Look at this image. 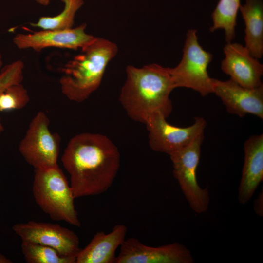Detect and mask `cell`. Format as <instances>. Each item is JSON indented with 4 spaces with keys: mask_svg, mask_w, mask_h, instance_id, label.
I'll list each match as a JSON object with an SVG mask.
<instances>
[{
    "mask_svg": "<svg viewBox=\"0 0 263 263\" xmlns=\"http://www.w3.org/2000/svg\"><path fill=\"white\" fill-rule=\"evenodd\" d=\"M244 163L238 191V200L242 205L252 197L263 180V135L250 136L244 143Z\"/></svg>",
    "mask_w": 263,
    "mask_h": 263,
    "instance_id": "14",
    "label": "cell"
},
{
    "mask_svg": "<svg viewBox=\"0 0 263 263\" xmlns=\"http://www.w3.org/2000/svg\"><path fill=\"white\" fill-rule=\"evenodd\" d=\"M29 101L28 93L21 83L12 85L0 94V111L22 109Z\"/></svg>",
    "mask_w": 263,
    "mask_h": 263,
    "instance_id": "20",
    "label": "cell"
},
{
    "mask_svg": "<svg viewBox=\"0 0 263 263\" xmlns=\"http://www.w3.org/2000/svg\"><path fill=\"white\" fill-rule=\"evenodd\" d=\"M212 57L199 44L197 30H188L182 59L176 66L170 68L174 88H190L202 96L213 93L212 78L207 72Z\"/></svg>",
    "mask_w": 263,
    "mask_h": 263,
    "instance_id": "5",
    "label": "cell"
},
{
    "mask_svg": "<svg viewBox=\"0 0 263 263\" xmlns=\"http://www.w3.org/2000/svg\"><path fill=\"white\" fill-rule=\"evenodd\" d=\"M225 58L221 69L230 79L241 86L254 88L263 84V65L245 46L229 42L223 48Z\"/></svg>",
    "mask_w": 263,
    "mask_h": 263,
    "instance_id": "13",
    "label": "cell"
},
{
    "mask_svg": "<svg viewBox=\"0 0 263 263\" xmlns=\"http://www.w3.org/2000/svg\"><path fill=\"white\" fill-rule=\"evenodd\" d=\"M239 10L245 24V46L254 57L260 59L263 55V0H245Z\"/></svg>",
    "mask_w": 263,
    "mask_h": 263,
    "instance_id": "16",
    "label": "cell"
},
{
    "mask_svg": "<svg viewBox=\"0 0 263 263\" xmlns=\"http://www.w3.org/2000/svg\"><path fill=\"white\" fill-rule=\"evenodd\" d=\"M86 24L65 29L41 30L33 33H18L13 38L14 44L20 49L37 51L48 47L76 50L81 49L94 38L86 32Z\"/></svg>",
    "mask_w": 263,
    "mask_h": 263,
    "instance_id": "11",
    "label": "cell"
},
{
    "mask_svg": "<svg viewBox=\"0 0 263 263\" xmlns=\"http://www.w3.org/2000/svg\"><path fill=\"white\" fill-rule=\"evenodd\" d=\"M145 125L151 149L169 155L185 148L204 133L207 122L203 117H196L192 125L179 127L167 122L163 115L157 114Z\"/></svg>",
    "mask_w": 263,
    "mask_h": 263,
    "instance_id": "8",
    "label": "cell"
},
{
    "mask_svg": "<svg viewBox=\"0 0 263 263\" xmlns=\"http://www.w3.org/2000/svg\"><path fill=\"white\" fill-rule=\"evenodd\" d=\"M120 247L115 263H194L190 250L178 242L152 247L130 237L125 239Z\"/></svg>",
    "mask_w": 263,
    "mask_h": 263,
    "instance_id": "10",
    "label": "cell"
},
{
    "mask_svg": "<svg viewBox=\"0 0 263 263\" xmlns=\"http://www.w3.org/2000/svg\"><path fill=\"white\" fill-rule=\"evenodd\" d=\"M117 51L114 42L94 37L62 69L59 79L62 94L76 102L88 99L100 85L106 69Z\"/></svg>",
    "mask_w": 263,
    "mask_h": 263,
    "instance_id": "3",
    "label": "cell"
},
{
    "mask_svg": "<svg viewBox=\"0 0 263 263\" xmlns=\"http://www.w3.org/2000/svg\"><path fill=\"white\" fill-rule=\"evenodd\" d=\"M50 120L38 112L31 121L21 140L19 150L25 160L35 169L57 165L60 137L49 130Z\"/></svg>",
    "mask_w": 263,
    "mask_h": 263,
    "instance_id": "7",
    "label": "cell"
},
{
    "mask_svg": "<svg viewBox=\"0 0 263 263\" xmlns=\"http://www.w3.org/2000/svg\"><path fill=\"white\" fill-rule=\"evenodd\" d=\"M24 63L17 60L7 65L0 73V94L9 86L21 83L23 78ZM4 128L0 122V134Z\"/></svg>",
    "mask_w": 263,
    "mask_h": 263,
    "instance_id": "21",
    "label": "cell"
},
{
    "mask_svg": "<svg viewBox=\"0 0 263 263\" xmlns=\"http://www.w3.org/2000/svg\"><path fill=\"white\" fill-rule=\"evenodd\" d=\"M127 232L125 225L118 224L109 233L97 232L77 254L76 263H115V252L125 240Z\"/></svg>",
    "mask_w": 263,
    "mask_h": 263,
    "instance_id": "15",
    "label": "cell"
},
{
    "mask_svg": "<svg viewBox=\"0 0 263 263\" xmlns=\"http://www.w3.org/2000/svg\"><path fill=\"white\" fill-rule=\"evenodd\" d=\"M126 74L119 99L128 116L145 124L157 114L167 118L172 112L169 95L175 89L170 68L156 63L128 65Z\"/></svg>",
    "mask_w": 263,
    "mask_h": 263,
    "instance_id": "2",
    "label": "cell"
},
{
    "mask_svg": "<svg viewBox=\"0 0 263 263\" xmlns=\"http://www.w3.org/2000/svg\"><path fill=\"white\" fill-rule=\"evenodd\" d=\"M21 249L28 263H76V256H67L56 249L41 244L22 241Z\"/></svg>",
    "mask_w": 263,
    "mask_h": 263,
    "instance_id": "18",
    "label": "cell"
},
{
    "mask_svg": "<svg viewBox=\"0 0 263 263\" xmlns=\"http://www.w3.org/2000/svg\"><path fill=\"white\" fill-rule=\"evenodd\" d=\"M2 60H1V55L0 54V68L1 67V66L2 65Z\"/></svg>",
    "mask_w": 263,
    "mask_h": 263,
    "instance_id": "23",
    "label": "cell"
},
{
    "mask_svg": "<svg viewBox=\"0 0 263 263\" xmlns=\"http://www.w3.org/2000/svg\"><path fill=\"white\" fill-rule=\"evenodd\" d=\"M263 191L260 192L258 197L256 199L254 203V210L256 213L263 216Z\"/></svg>",
    "mask_w": 263,
    "mask_h": 263,
    "instance_id": "22",
    "label": "cell"
},
{
    "mask_svg": "<svg viewBox=\"0 0 263 263\" xmlns=\"http://www.w3.org/2000/svg\"><path fill=\"white\" fill-rule=\"evenodd\" d=\"M63 2V10L53 17H41L31 26L42 30L65 29L73 27L77 11L84 3L83 0H60Z\"/></svg>",
    "mask_w": 263,
    "mask_h": 263,
    "instance_id": "19",
    "label": "cell"
},
{
    "mask_svg": "<svg viewBox=\"0 0 263 263\" xmlns=\"http://www.w3.org/2000/svg\"><path fill=\"white\" fill-rule=\"evenodd\" d=\"M213 93L219 97L227 111L242 117L246 114L263 119V84L254 88H244L230 78H212Z\"/></svg>",
    "mask_w": 263,
    "mask_h": 263,
    "instance_id": "12",
    "label": "cell"
},
{
    "mask_svg": "<svg viewBox=\"0 0 263 263\" xmlns=\"http://www.w3.org/2000/svg\"><path fill=\"white\" fill-rule=\"evenodd\" d=\"M12 229L22 241L48 246L64 256H76L81 250L76 233L57 224L30 221L15 224Z\"/></svg>",
    "mask_w": 263,
    "mask_h": 263,
    "instance_id": "9",
    "label": "cell"
},
{
    "mask_svg": "<svg viewBox=\"0 0 263 263\" xmlns=\"http://www.w3.org/2000/svg\"><path fill=\"white\" fill-rule=\"evenodd\" d=\"M240 0H219L212 13V25L209 30H224L226 42H231L235 37L237 16Z\"/></svg>",
    "mask_w": 263,
    "mask_h": 263,
    "instance_id": "17",
    "label": "cell"
},
{
    "mask_svg": "<svg viewBox=\"0 0 263 263\" xmlns=\"http://www.w3.org/2000/svg\"><path fill=\"white\" fill-rule=\"evenodd\" d=\"M32 192L37 204L52 219L81 226L73 191L58 165L35 169Z\"/></svg>",
    "mask_w": 263,
    "mask_h": 263,
    "instance_id": "4",
    "label": "cell"
},
{
    "mask_svg": "<svg viewBox=\"0 0 263 263\" xmlns=\"http://www.w3.org/2000/svg\"><path fill=\"white\" fill-rule=\"evenodd\" d=\"M204 137L202 133L185 148L169 155L173 165V176L190 208L198 214L207 210L210 201L208 190L200 187L196 177Z\"/></svg>",
    "mask_w": 263,
    "mask_h": 263,
    "instance_id": "6",
    "label": "cell"
},
{
    "mask_svg": "<svg viewBox=\"0 0 263 263\" xmlns=\"http://www.w3.org/2000/svg\"><path fill=\"white\" fill-rule=\"evenodd\" d=\"M61 161L76 198L99 195L109 189L118 172L120 154L106 136L83 132L70 139Z\"/></svg>",
    "mask_w": 263,
    "mask_h": 263,
    "instance_id": "1",
    "label": "cell"
}]
</instances>
